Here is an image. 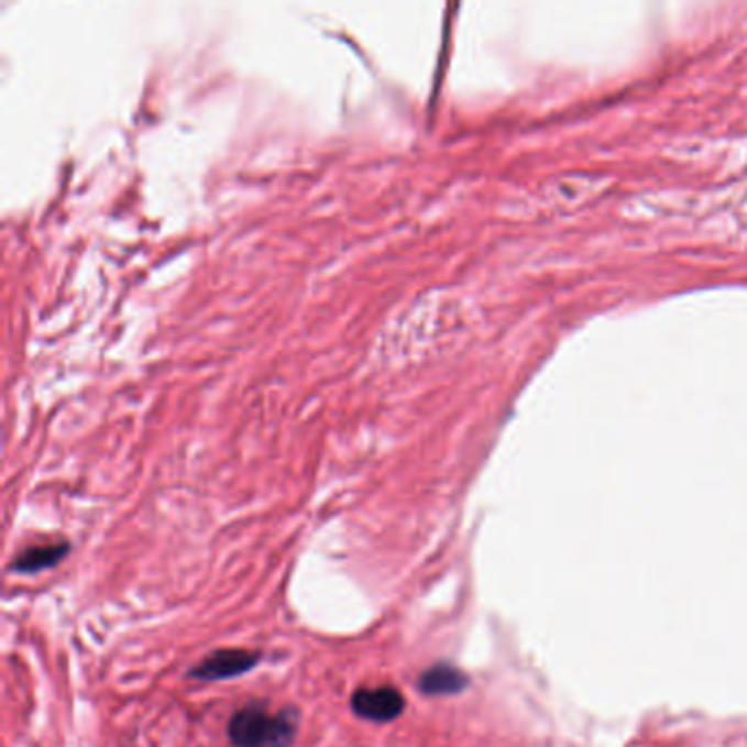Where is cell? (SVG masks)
Listing matches in <instances>:
<instances>
[{
  "label": "cell",
  "instance_id": "cell-1",
  "mask_svg": "<svg viewBox=\"0 0 747 747\" xmlns=\"http://www.w3.org/2000/svg\"><path fill=\"white\" fill-rule=\"evenodd\" d=\"M229 739L235 747H289L296 739V717L270 713L265 706H246L233 715Z\"/></svg>",
  "mask_w": 747,
  "mask_h": 747
},
{
  "label": "cell",
  "instance_id": "cell-2",
  "mask_svg": "<svg viewBox=\"0 0 747 747\" xmlns=\"http://www.w3.org/2000/svg\"><path fill=\"white\" fill-rule=\"evenodd\" d=\"M406 697L395 686L358 689L351 697V711L366 722L391 724L404 715Z\"/></svg>",
  "mask_w": 747,
  "mask_h": 747
},
{
  "label": "cell",
  "instance_id": "cell-3",
  "mask_svg": "<svg viewBox=\"0 0 747 747\" xmlns=\"http://www.w3.org/2000/svg\"><path fill=\"white\" fill-rule=\"evenodd\" d=\"M261 660L259 651H246V649H220L207 656L198 667L189 671L194 680L202 682H220V680H231L240 678L244 673L252 671Z\"/></svg>",
  "mask_w": 747,
  "mask_h": 747
},
{
  "label": "cell",
  "instance_id": "cell-4",
  "mask_svg": "<svg viewBox=\"0 0 747 747\" xmlns=\"http://www.w3.org/2000/svg\"><path fill=\"white\" fill-rule=\"evenodd\" d=\"M417 686L428 697L459 695L470 686V678L461 669L441 662V664H435L428 671H424Z\"/></svg>",
  "mask_w": 747,
  "mask_h": 747
},
{
  "label": "cell",
  "instance_id": "cell-5",
  "mask_svg": "<svg viewBox=\"0 0 747 747\" xmlns=\"http://www.w3.org/2000/svg\"><path fill=\"white\" fill-rule=\"evenodd\" d=\"M70 546L66 541H57V543H42V546H31L24 552H20L9 570L18 572V574H33L46 568H55L57 563H62L68 554Z\"/></svg>",
  "mask_w": 747,
  "mask_h": 747
}]
</instances>
